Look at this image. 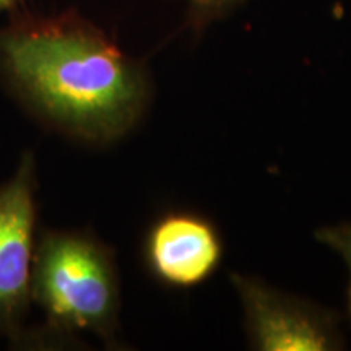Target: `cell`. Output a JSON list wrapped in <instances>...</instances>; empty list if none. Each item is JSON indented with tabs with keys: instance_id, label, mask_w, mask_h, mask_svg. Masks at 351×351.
Masks as SVG:
<instances>
[{
	"instance_id": "5",
	"label": "cell",
	"mask_w": 351,
	"mask_h": 351,
	"mask_svg": "<svg viewBox=\"0 0 351 351\" xmlns=\"http://www.w3.org/2000/svg\"><path fill=\"white\" fill-rule=\"evenodd\" d=\"M145 263L158 282L187 289L205 283L223 258V239L207 217L169 212L153 223L143 245Z\"/></svg>"
},
{
	"instance_id": "2",
	"label": "cell",
	"mask_w": 351,
	"mask_h": 351,
	"mask_svg": "<svg viewBox=\"0 0 351 351\" xmlns=\"http://www.w3.org/2000/svg\"><path fill=\"white\" fill-rule=\"evenodd\" d=\"M32 298L52 326L112 343L119 324V276L112 252L93 236L47 231L32 270Z\"/></svg>"
},
{
	"instance_id": "8",
	"label": "cell",
	"mask_w": 351,
	"mask_h": 351,
	"mask_svg": "<svg viewBox=\"0 0 351 351\" xmlns=\"http://www.w3.org/2000/svg\"><path fill=\"white\" fill-rule=\"evenodd\" d=\"M20 0H0V13L10 10L12 7H15Z\"/></svg>"
},
{
	"instance_id": "7",
	"label": "cell",
	"mask_w": 351,
	"mask_h": 351,
	"mask_svg": "<svg viewBox=\"0 0 351 351\" xmlns=\"http://www.w3.org/2000/svg\"><path fill=\"white\" fill-rule=\"evenodd\" d=\"M244 0H189V13L195 28H202Z\"/></svg>"
},
{
	"instance_id": "1",
	"label": "cell",
	"mask_w": 351,
	"mask_h": 351,
	"mask_svg": "<svg viewBox=\"0 0 351 351\" xmlns=\"http://www.w3.org/2000/svg\"><path fill=\"white\" fill-rule=\"evenodd\" d=\"M0 69L44 119L93 143L124 137L150 101L142 65L77 19L28 20L0 32Z\"/></svg>"
},
{
	"instance_id": "4",
	"label": "cell",
	"mask_w": 351,
	"mask_h": 351,
	"mask_svg": "<svg viewBox=\"0 0 351 351\" xmlns=\"http://www.w3.org/2000/svg\"><path fill=\"white\" fill-rule=\"evenodd\" d=\"M34 221V161L28 153L0 187V333L15 332L28 309Z\"/></svg>"
},
{
	"instance_id": "3",
	"label": "cell",
	"mask_w": 351,
	"mask_h": 351,
	"mask_svg": "<svg viewBox=\"0 0 351 351\" xmlns=\"http://www.w3.org/2000/svg\"><path fill=\"white\" fill-rule=\"evenodd\" d=\"M251 348L335 351L343 348L337 319L326 307L289 295L257 276L232 274Z\"/></svg>"
},
{
	"instance_id": "6",
	"label": "cell",
	"mask_w": 351,
	"mask_h": 351,
	"mask_svg": "<svg viewBox=\"0 0 351 351\" xmlns=\"http://www.w3.org/2000/svg\"><path fill=\"white\" fill-rule=\"evenodd\" d=\"M317 243L330 247L333 252H337L343 258L346 269L350 275L348 285V309L351 315V221L339 223V225L322 226L314 232Z\"/></svg>"
}]
</instances>
